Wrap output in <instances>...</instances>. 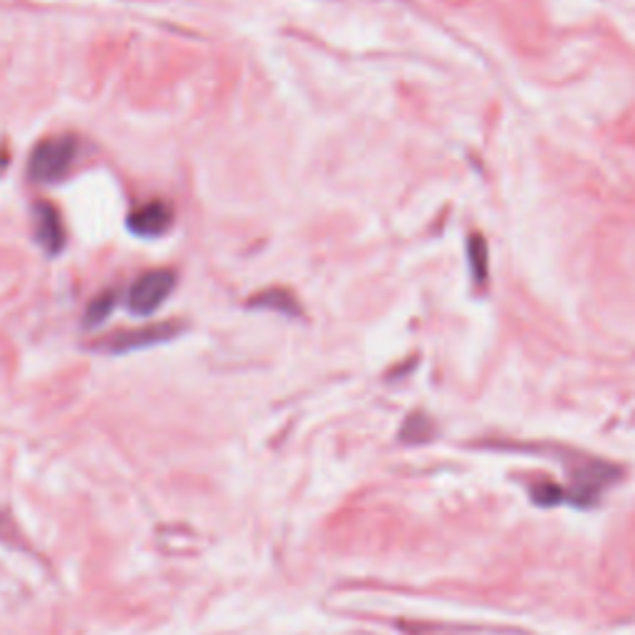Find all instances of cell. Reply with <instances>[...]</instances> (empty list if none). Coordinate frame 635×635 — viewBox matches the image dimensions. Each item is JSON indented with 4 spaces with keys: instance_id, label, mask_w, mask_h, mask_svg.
Returning a JSON list of instances; mask_svg holds the SVG:
<instances>
[{
    "instance_id": "cell-10",
    "label": "cell",
    "mask_w": 635,
    "mask_h": 635,
    "mask_svg": "<svg viewBox=\"0 0 635 635\" xmlns=\"http://www.w3.org/2000/svg\"><path fill=\"white\" fill-rule=\"evenodd\" d=\"M566 497H568L566 489L554 485V481L539 479V481H534V485H531V499L536 504H541V507H551V504L564 501Z\"/></svg>"
},
{
    "instance_id": "cell-1",
    "label": "cell",
    "mask_w": 635,
    "mask_h": 635,
    "mask_svg": "<svg viewBox=\"0 0 635 635\" xmlns=\"http://www.w3.org/2000/svg\"><path fill=\"white\" fill-rule=\"evenodd\" d=\"M80 145L72 135L50 137L32 149L28 162V174L32 182L38 184H55L65 179L72 169L75 159H78Z\"/></svg>"
},
{
    "instance_id": "cell-7",
    "label": "cell",
    "mask_w": 635,
    "mask_h": 635,
    "mask_svg": "<svg viewBox=\"0 0 635 635\" xmlns=\"http://www.w3.org/2000/svg\"><path fill=\"white\" fill-rule=\"evenodd\" d=\"M251 305H254V309L281 311L286 315H299L301 313V305H299V301L293 299V293L283 291V289H271V291L258 293L256 299H251Z\"/></svg>"
},
{
    "instance_id": "cell-8",
    "label": "cell",
    "mask_w": 635,
    "mask_h": 635,
    "mask_svg": "<svg viewBox=\"0 0 635 635\" xmlns=\"http://www.w3.org/2000/svg\"><path fill=\"white\" fill-rule=\"evenodd\" d=\"M487 258H489V251H487V244H485V238H481L479 234L469 238V266H472V276L475 281H479L481 286L487 283Z\"/></svg>"
},
{
    "instance_id": "cell-6",
    "label": "cell",
    "mask_w": 635,
    "mask_h": 635,
    "mask_svg": "<svg viewBox=\"0 0 635 635\" xmlns=\"http://www.w3.org/2000/svg\"><path fill=\"white\" fill-rule=\"evenodd\" d=\"M32 226H36V238L48 254H60L65 246V224L58 206L48 202H38L32 209Z\"/></svg>"
},
{
    "instance_id": "cell-4",
    "label": "cell",
    "mask_w": 635,
    "mask_h": 635,
    "mask_svg": "<svg viewBox=\"0 0 635 635\" xmlns=\"http://www.w3.org/2000/svg\"><path fill=\"white\" fill-rule=\"evenodd\" d=\"M184 331L182 323H155L147 328H133V331H117L113 335L102 338V341L95 343V350H102V353H129V350H141L149 345H157L164 341H172L174 335H179Z\"/></svg>"
},
{
    "instance_id": "cell-9",
    "label": "cell",
    "mask_w": 635,
    "mask_h": 635,
    "mask_svg": "<svg viewBox=\"0 0 635 635\" xmlns=\"http://www.w3.org/2000/svg\"><path fill=\"white\" fill-rule=\"evenodd\" d=\"M115 303H117V293H115V291L100 293L90 305H87L85 323H87V325H100V323L105 321V318L115 311Z\"/></svg>"
},
{
    "instance_id": "cell-2",
    "label": "cell",
    "mask_w": 635,
    "mask_h": 635,
    "mask_svg": "<svg viewBox=\"0 0 635 635\" xmlns=\"http://www.w3.org/2000/svg\"><path fill=\"white\" fill-rule=\"evenodd\" d=\"M616 479L618 469L604 462V459H576V465L572 467V489L566 495L576 504H588L598 499L600 491Z\"/></svg>"
},
{
    "instance_id": "cell-5",
    "label": "cell",
    "mask_w": 635,
    "mask_h": 635,
    "mask_svg": "<svg viewBox=\"0 0 635 635\" xmlns=\"http://www.w3.org/2000/svg\"><path fill=\"white\" fill-rule=\"evenodd\" d=\"M174 222V212L167 202L155 199L137 206V209L127 216V228L135 236L141 238H157L162 234L169 232V226Z\"/></svg>"
},
{
    "instance_id": "cell-3",
    "label": "cell",
    "mask_w": 635,
    "mask_h": 635,
    "mask_svg": "<svg viewBox=\"0 0 635 635\" xmlns=\"http://www.w3.org/2000/svg\"><path fill=\"white\" fill-rule=\"evenodd\" d=\"M177 286V276L169 268H155L139 276L127 295V305L135 315L155 313L159 305L169 299V293Z\"/></svg>"
}]
</instances>
